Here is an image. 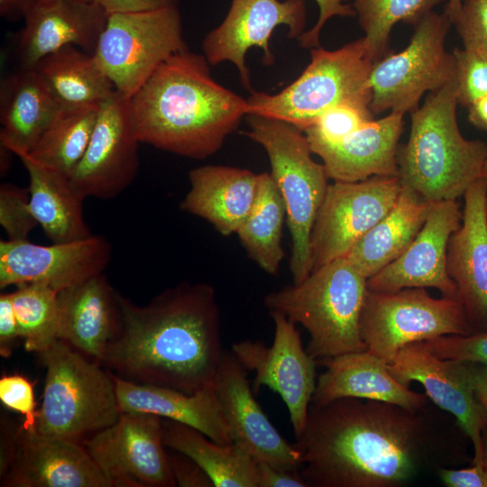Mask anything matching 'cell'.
Instances as JSON below:
<instances>
[{"mask_svg":"<svg viewBox=\"0 0 487 487\" xmlns=\"http://www.w3.org/2000/svg\"><path fill=\"white\" fill-rule=\"evenodd\" d=\"M122 323L100 364L138 384L195 393L214 385L224 350L215 289L181 282L139 306L119 294Z\"/></svg>","mask_w":487,"mask_h":487,"instance_id":"cell-1","label":"cell"},{"mask_svg":"<svg viewBox=\"0 0 487 487\" xmlns=\"http://www.w3.org/2000/svg\"><path fill=\"white\" fill-rule=\"evenodd\" d=\"M400 406L357 398L311 403L296 437L308 487H398L418 473L427 430Z\"/></svg>","mask_w":487,"mask_h":487,"instance_id":"cell-2","label":"cell"},{"mask_svg":"<svg viewBox=\"0 0 487 487\" xmlns=\"http://www.w3.org/2000/svg\"><path fill=\"white\" fill-rule=\"evenodd\" d=\"M203 54L185 49L164 61L129 98L140 142L203 160L221 149L248 115L247 99L218 84Z\"/></svg>","mask_w":487,"mask_h":487,"instance_id":"cell-3","label":"cell"},{"mask_svg":"<svg viewBox=\"0 0 487 487\" xmlns=\"http://www.w3.org/2000/svg\"><path fill=\"white\" fill-rule=\"evenodd\" d=\"M457 105L455 75L410 113L409 138L398 148L401 184L431 202L456 200L482 177L487 143L462 135Z\"/></svg>","mask_w":487,"mask_h":487,"instance_id":"cell-4","label":"cell"},{"mask_svg":"<svg viewBox=\"0 0 487 487\" xmlns=\"http://www.w3.org/2000/svg\"><path fill=\"white\" fill-rule=\"evenodd\" d=\"M367 291V278L343 257L298 284L270 292L264 305L308 332L306 350L317 362L367 350L360 328Z\"/></svg>","mask_w":487,"mask_h":487,"instance_id":"cell-5","label":"cell"},{"mask_svg":"<svg viewBox=\"0 0 487 487\" xmlns=\"http://www.w3.org/2000/svg\"><path fill=\"white\" fill-rule=\"evenodd\" d=\"M46 375L36 431L81 443L120 417L112 373L58 340L38 354Z\"/></svg>","mask_w":487,"mask_h":487,"instance_id":"cell-6","label":"cell"},{"mask_svg":"<svg viewBox=\"0 0 487 487\" xmlns=\"http://www.w3.org/2000/svg\"><path fill=\"white\" fill-rule=\"evenodd\" d=\"M244 134L267 153L271 176L281 196L291 238L289 269L294 284L312 271L310 237L328 187L325 166L311 156L300 129L281 120L248 115Z\"/></svg>","mask_w":487,"mask_h":487,"instance_id":"cell-7","label":"cell"},{"mask_svg":"<svg viewBox=\"0 0 487 487\" xmlns=\"http://www.w3.org/2000/svg\"><path fill=\"white\" fill-rule=\"evenodd\" d=\"M311 60L277 94L251 93L248 115L289 123L304 132L328 108L344 102L369 105L368 81L374 63L364 36L335 51L311 49Z\"/></svg>","mask_w":487,"mask_h":487,"instance_id":"cell-8","label":"cell"},{"mask_svg":"<svg viewBox=\"0 0 487 487\" xmlns=\"http://www.w3.org/2000/svg\"><path fill=\"white\" fill-rule=\"evenodd\" d=\"M185 49L175 1L152 11L109 14L93 55L116 91L130 98L164 61Z\"/></svg>","mask_w":487,"mask_h":487,"instance_id":"cell-9","label":"cell"},{"mask_svg":"<svg viewBox=\"0 0 487 487\" xmlns=\"http://www.w3.org/2000/svg\"><path fill=\"white\" fill-rule=\"evenodd\" d=\"M360 328L367 350L387 363L408 345L475 333L459 299H435L425 288L392 292L368 289Z\"/></svg>","mask_w":487,"mask_h":487,"instance_id":"cell-10","label":"cell"},{"mask_svg":"<svg viewBox=\"0 0 487 487\" xmlns=\"http://www.w3.org/2000/svg\"><path fill=\"white\" fill-rule=\"evenodd\" d=\"M451 24L445 13L432 11L415 25L404 50L373 63L368 84L374 115L411 113L427 91L439 89L456 75L455 57L445 48Z\"/></svg>","mask_w":487,"mask_h":487,"instance_id":"cell-11","label":"cell"},{"mask_svg":"<svg viewBox=\"0 0 487 487\" xmlns=\"http://www.w3.org/2000/svg\"><path fill=\"white\" fill-rule=\"evenodd\" d=\"M82 445L109 487L176 486L157 415L122 411L116 422Z\"/></svg>","mask_w":487,"mask_h":487,"instance_id":"cell-12","label":"cell"},{"mask_svg":"<svg viewBox=\"0 0 487 487\" xmlns=\"http://www.w3.org/2000/svg\"><path fill=\"white\" fill-rule=\"evenodd\" d=\"M400 188L398 176L329 184L311 232L312 271L345 257L391 209Z\"/></svg>","mask_w":487,"mask_h":487,"instance_id":"cell-13","label":"cell"},{"mask_svg":"<svg viewBox=\"0 0 487 487\" xmlns=\"http://www.w3.org/2000/svg\"><path fill=\"white\" fill-rule=\"evenodd\" d=\"M270 314L274 323L271 345L244 340L234 343L231 351L247 371L254 372L255 392L265 386L280 396L298 437L305 427L316 390L317 362L303 347L295 324L280 312Z\"/></svg>","mask_w":487,"mask_h":487,"instance_id":"cell-14","label":"cell"},{"mask_svg":"<svg viewBox=\"0 0 487 487\" xmlns=\"http://www.w3.org/2000/svg\"><path fill=\"white\" fill-rule=\"evenodd\" d=\"M307 10L304 0H232L222 23L202 41L203 55L210 65L231 62L238 69L242 85L253 92L245 56L260 48L263 63L274 62L270 39L278 26L288 27V37L299 39L305 32Z\"/></svg>","mask_w":487,"mask_h":487,"instance_id":"cell-15","label":"cell"},{"mask_svg":"<svg viewBox=\"0 0 487 487\" xmlns=\"http://www.w3.org/2000/svg\"><path fill=\"white\" fill-rule=\"evenodd\" d=\"M129 98L115 93L99 106L88 146L70 175L86 197L110 199L134 180L140 160Z\"/></svg>","mask_w":487,"mask_h":487,"instance_id":"cell-16","label":"cell"},{"mask_svg":"<svg viewBox=\"0 0 487 487\" xmlns=\"http://www.w3.org/2000/svg\"><path fill=\"white\" fill-rule=\"evenodd\" d=\"M112 248L102 235L50 245L0 241V288L40 283L56 291L105 272Z\"/></svg>","mask_w":487,"mask_h":487,"instance_id":"cell-17","label":"cell"},{"mask_svg":"<svg viewBox=\"0 0 487 487\" xmlns=\"http://www.w3.org/2000/svg\"><path fill=\"white\" fill-rule=\"evenodd\" d=\"M388 369L406 386L411 381L420 383L435 404L454 415L473 443V462L483 460L487 412L475 395L464 362L437 357L418 342L402 347Z\"/></svg>","mask_w":487,"mask_h":487,"instance_id":"cell-18","label":"cell"},{"mask_svg":"<svg viewBox=\"0 0 487 487\" xmlns=\"http://www.w3.org/2000/svg\"><path fill=\"white\" fill-rule=\"evenodd\" d=\"M463 218L456 200L435 202L428 216L406 251L367 280L371 291L392 292L405 288H435L442 297L457 299L447 271L449 239Z\"/></svg>","mask_w":487,"mask_h":487,"instance_id":"cell-19","label":"cell"},{"mask_svg":"<svg viewBox=\"0 0 487 487\" xmlns=\"http://www.w3.org/2000/svg\"><path fill=\"white\" fill-rule=\"evenodd\" d=\"M214 388L233 442L256 461L297 469L300 455L274 427L255 400L247 370L234 354L224 351Z\"/></svg>","mask_w":487,"mask_h":487,"instance_id":"cell-20","label":"cell"},{"mask_svg":"<svg viewBox=\"0 0 487 487\" xmlns=\"http://www.w3.org/2000/svg\"><path fill=\"white\" fill-rule=\"evenodd\" d=\"M108 14L94 0L38 1L24 14L17 36L20 67L32 69L45 56L69 45L94 54Z\"/></svg>","mask_w":487,"mask_h":487,"instance_id":"cell-21","label":"cell"},{"mask_svg":"<svg viewBox=\"0 0 487 487\" xmlns=\"http://www.w3.org/2000/svg\"><path fill=\"white\" fill-rule=\"evenodd\" d=\"M3 487H109L81 443L48 436L18 426L12 463Z\"/></svg>","mask_w":487,"mask_h":487,"instance_id":"cell-22","label":"cell"},{"mask_svg":"<svg viewBox=\"0 0 487 487\" xmlns=\"http://www.w3.org/2000/svg\"><path fill=\"white\" fill-rule=\"evenodd\" d=\"M485 192L486 181L482 177L464 193L462 223L449 239L446 256L448 274L475 333L487 331Z\"/></svg>","mask_w":487,"mask_h":487,"instance_id":"cell-23","label":"cell"},{"mask_svg":"<svg viewBox=\"0 0 487 487\" xmlns=\"http://www.w3.org/2000/svg\"><path fill=\"white\" fill-rule=\"evenodd\" d=\"M60 340L100 361L122 323L119 293L105 272L58 292Z\"/></svg>","mask_w":487,"mask_h":487,"instance_id":"cell-24","label":"cell"},{"mask_svg":"<svg viewBox=\"0 0 487 487\" xmlns=\"http://www.w3.org/2000/svg\"><path fill=\"white\" fill-rule=\"evenodd\" d=\"M325 371L317 377L311 403L325 404L341 398L384 401L419 410L427 395L398 381L388 363L369 350L317 361Z\"/></svg>","mask_w":487,"mask_h":487,"instance_id":"cell-25","label":"cell"},{"mask_svg":"<svg viewBox=\"0 0 487 487\" xmlns=\"http://www.w3.org/2000/svg\"><path fill=\"white\" fill-rule=\"evenodd\" d=\"M404 114L392 111L373 119L340 142L311 149L329 179L356 182L374 176L399 177L397 152Z\"/></svg>","mask_w":487,"mask_h":487,"instance_id":"cell-26","label":"cell"},{"mask_svg":"<svg viewBox=\"0 0 487 487\" xmlns=\"http://www.w3.org/2000/svg\"><path fill=\"white\" fill-rule=\"evenodd\" d=\"M181 210L200 217L222 235L236 234L256 195L257 174L232 166L205 165L188 172Z\"/></svg>","mask_w":487,"mask_h":487,"instance_id":"cell-27","label":"cell"},{"mask_svg":"<svg viewBox=\"0 0 487 487\" xmlns=\"http://www.w3.org/2000/svg\"><path fill=\"white\" fill-rule=\"evenodd\" d=\"M112 376L121 411L154 414L192 427L217 443H234L214 385L189 394Z\"/></svg>","mask_w":487,"mask_h":487,"instance_id":"cell-28","label":"cell"},{"mask_svg":"<svg viewBox=\"0 0 487 487\" xmlns=\"http://www.w3.org/2000/svg\"><path fill=\"white\" fill-rule=\"evenodd\" d=\"M61 106L34 69L21 68L0 82V145L30 152Z\"/></svg>","mask_w":487,"mask_h":487,"instance_id":"cell-29","label":"cell"},{"mask_svg":"<svg viewBox=\"0 0 487 487\" xmlns=\"http://www.w3.org/2000/svg\"><path fill=\"white\" fill-rule=\"evenodd\" d=\"M16 156L29 174L31 209L47 238L60 244L92 235L84 217L87 198L70 176L42 164L27 152Z\"/></svg>","mask_w":487,"mask_h":487,"instance_id":"cell-30","label":"cell"},{"mask_svg":"<svg viewBox=\"0 0 487 487\" xmlns=\"http://www.w3.org/2000/svg\"><path fill=\"white\" fill-rule=\"evenodd\" d=\"M434 203L401 184L391 209L345 257L368 280L406 251L424 225Z\"/></svg>","mask_w":487,"mask_h":487,"instance_id":"cell-31","label":"cell"},{"mask_svg":"<svg viewBox=\"0 0 487 487\" xmlns=\"http://www.w3.org/2000/svg\"><path fill=\"white\" fill-rule=\"evenodd\" d=\"M165 446L196 462L215 487H258L257 461L235 443H217L188 425L161 418Z\"/></svg>","mask_w":487,"mask_h":487,"instance_id":"cell-32","label":"cell"},{"mask_svg":"<svg viewBox=\"0 0 487 487\" xmlns=\"http://www.w3.org/2000/svg\"><path fill=\"white\" fill-rule=\"evenodd\" d=\"M32 69L61 106L101 105L116 91L94 55L73 45L50 53Z\"/></svg>","mask_w":487,"mask_h":487,"instance_id":"cell-33","label":"cell"},{"mask_svg":"<svg viewBox=\"0 0 487 487\" xmlns=\"http://www.w3.org/2000/svg\"><path fill=\"white\" fill-rule=\"evenodd\" d=\"M285 218V206L271 174H257L253 204L236 234L248 256L270 275L278 273L284 257Z\"/></svg>","mask_w":487,"mask_h":487,"instance_id":"cell-34","label":"cell"},{"mask_svg":"<svg viewBox=\"0 0 487 487\" xmlns=\"http://www.w3.org/2000/svg\"><path fill=\"white\" fill-rule=\"evenodd\" d=\"M99 106H61L27 153L42 164L70 176L88 146Z\"/></svg>","mask_w":487,"mask_h":487,"instance_id":"cell-35","label":"cell"},{"mask_svg":"<svg viewBox=\"0 0 487 487\" xmlns=\"http://www.w3.org/2000/svg\"><path fill=\"white\" fill-rule=\"evenodd\" d=\"M19 332L28 352L40 354L59 340L58 291L28 283L11 292Z\"/></svg>","mask_w":487,"mask_h":487,"instance_id":"cell-36","label":"cell"},{"mask_svg":"<svg viewBox=\"0 0 487 487\" xmlns=\"http://www.w3.org/2000/svg\"><path fill=\"white\" fill-rule=\"evenodd\" d=\"M448 0H354L370 54L378 61L389 52L390 35L399 22L416 25L436 5Z\"/></svg>","mask_w":487,"mask_h":487,"instance_id":"cell-37","label":"cell"},{"mask_svg":"<svg viewBox=\"0 0 487 487\" xmlns=\"http://www.w3.org/2000/svg\"><path fill=\"white\" fill-rule=\"evenodd\" d=\"M370 106L344 102L326 110L304 133L310 150L340 142L374 119Z\"/></svg>","mask_w":487,"mask_h":487,"instance_id":"cell-38","label":"cell"},{"mask_svg":"<svg viewBox=\"0 0 487 487\" xmlns=\"http://www.w3.org/2000/svg\"><path fill=\"white\" fill-rule=\"evenodd\" d=\"M0 225L8 240H27L38 225L30 206L29 188L12 183L0 185Z\"/></svg>","mask_w":487,"mask_h":487,"instance_id":"cell-39","label":"cell"},{"mask_svg":"<svg viewBox=\"0 0 487 487\" xmlns=\"http://www.w3.org/2000/svg\"><path fill=\"white\" fill-rule=\"evenodd\" d=\"M458 105L468 107L487 96V60L474 51L455 48Z\"/></svg>","mask_w":487,"mask_h":487,"instance_id":"cell-40","label":"cell"},{"mask_svg":"<svg viewBox=\"0 0 487 487\" xmlns=\"http://www.w3.org/2000/svg\"><path fill=\"white\" fill-rule=\"evenodd\" d=\"M423 344L437 357L473 362L487 366V331L467 335H442Z\"/></svg>","mask_w":487,"mask_h":487,"instance_id":"cell-41","label":"cell"},{"mask_svg":"<svg viewBox=\"0 0 487 487\" xmlns=\"http://www.w3.org/2000/svg\"><path fill=\"white\" fill-rule=\"evenodd\" d=\"M453 24L464 48L474 51L487 60V0H462Z\"/></svg>","mask_w":487,"mask_h":487,"instance_id":"cell-42","label":"cell"},{"mask_svg":"<svg viewBox=\"0 0 487 487\" xmlns=\"http://www.w3.org/2000/svg\"><path fill=\"white\" fill-rule=\"evenodd\" d=\"M0 400L4 406L23 417L20 425L26 431L36 429L38 410L35 409L33 386L19 374L5 375L0 379Z\"/></svg>","mask_w":487,"mask_h":487,"instance_id":"cell-43","label":"cell"},{"mask_svg":"<svg viewBox=\"0 0 487 487\" xmlns=\"http://www.w3.org/2000/svg\"><path fill=\"white\" fill-rule=\"evenodd\" d=\"M167 456L176 486L215 487L207 473L186 455L170 449Z\"/></svg>","mask_w":487,"mask_h":487,"instance_id":"cell-44","label":"cell"},{"mask_svg":"<svg viewBox=\"0 0 487 487\" xmlns=\"http://www.w3.org/2000/svg\"><path fill=\"white\" fill-rule=\"evenodd\" d=\"M349 0H316L319 8V16L315 25L304 32L298 39L302 48L313 49L319 45V35L326 23L334 16H354L355 11L350 5L345 4Z\"/></svg>","mask_w":487,"mask_h":487,"instance_id":"cell-45","label":"cell"},{"mask_svg":"<svg viewBox=\"0 0 487 487\" xmlns=\"http://www.w3.org/2000/svg\"><path fill=\"white\" fill-rule=\"evenodd\" d=\"M258 487H308L296 469L257 461Z\"/></svg>","mask_w":487,"mask_h":487,"instance_id":"cell-46","label":"cell"},{"mask_svg":"<svg viewBox=\"0 0 487 487\" xmlns=\"http://www.w3.org/2000/svg\"><path fill=\"white\" fill-rule=\"evenodd\" d=\"M438 475L447 487H487V466L484 461L473 462L464 469L441 468Z\"/></svg>","mask_w":487,"mask_h":487,"instance_id":"cell-47","label":"cell"},{"mask_svg":"<svg viewBox=\"0 0 487 487\" xmlns=\"http://www.w3.org/2000/svg\"><path fill=\"white\" fill-rule=\"evenodd\" d=\"M21 337L17 319L14 310L11 293L0 295V354L11 355L14 343Z\"/></svg>","mask_w":487,"mask_h":487,"instance_id":"cell-48","label":"cell"},{"mask_svg":"<svg viewBox=\"0 0 487 487\" xmlns=\"http://www.w3.org/2000/svg\"><path fill=\"white\" fill-rule=\"evenodd\" d=\"M108 14L132 13L156 10L176 0H94Z\"/></svg>","mask_w":487,"mask_h":487,"instance_id":"cell-49","label":"cell"},{"mask_svg":"<svg viewBox=\"0 0 487 487\" xmlns=\"http://www.w3.org/2000/svg\"><path fill=\"white\" fill-rule=\"evenodd\" d=\"M464 363L475 395L487 412V366L473 362Z\"/></svg>","mask_w":487,"mask_h":487,"instance_id":"cell-50","label":"cell"},{"mask_svg":"<svg viewBox=\"0 0 487 487\" xmlns=\"http://www.w3.org/2000/svg\"><path fill=\"white\" fill-rule=\"evenodd\" d=\"M467 108L469 123L487 133V96L476 100Z\"/></svg>","mask_w":487,"mask_h":487,"instance_id":"cell-51","label":"cell"},{"mask_svg":"<svg viewBox=\"0 0 487 487\" xmlns=\"http://www.w3.org/2000/svg\"><path fill=\"white\" fill-rule=\"evenodd\" d=\"M38 2V0H0L2 16L24 14Z\"/></svg>","mask_w":487,"mask_h":487,"instance_id":"cell-52","label":"cell"},{"mask_svg":"<svg viewBox=\"0 0 487 487\" xmlns=\"http://www.w3.org/2000/svg\"><path fill=\"white\" fill-rule=\"evenodd\" d=\"M462 5V0H448L446 5L445 14L450 18L452 23L456 18Z\"/></svg>","mask_w":487,"mask_h":487,"instance_id":"cell-53","label":"cell"},{"mask_svg":"<svg viewBox=\"0 0 487 487\" xmlns=\"http://www.w3.org/2000/svg\"><path fill=\"white\" fill-rule=\"evenodd\" d=\"M482 453L483 461L487 466V427L482 432Z\"/></svg>","mask_w":487,"mask_h":487,"instance_id":"cell-54","label":"cell"},{"mask_svg":"<svg viewBox=\"0 0 487 487\" xmlns=\"http://www.w3.org/2000/svg\"><path fill=\"white\" fill-rule=\"evenodd\" d=\"M482 177L485 179V181H486L485 209H486V216H487V158H486L484 168H483Z\"/></svg>","mask_w":487,"mask_h":487,"instance_id":"cell-55","label":"cell"},{"mask_svg":"<svg viewBox=\"0 0 487 487\" xmlns=\"http://www.w3.org/2000/svg\"><path fill=\"white\" fill-rule=\"evenodd\" d=\"M38 1H43V0H38Z\"/></svg>","mask_w":487,"mask_h":487,"instance_id":"cell-56","label":"cell"}]
</instances>
